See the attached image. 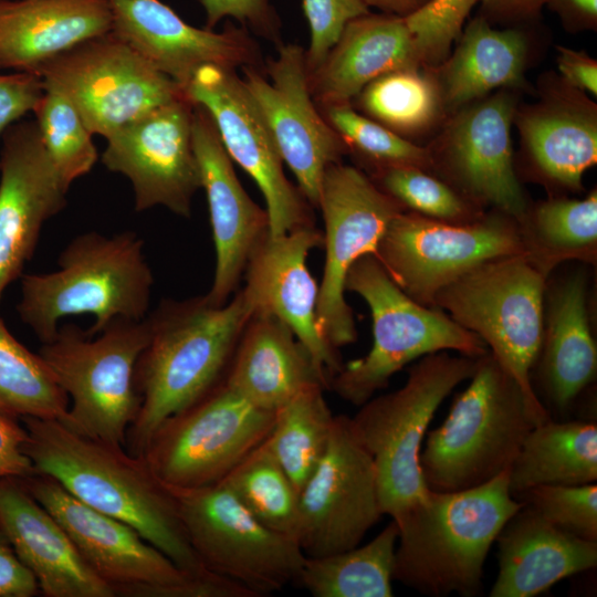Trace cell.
I'll return each instance as SVG.
<instances>
[{
  "instance_id": "cell-1",
  "label": "cell",
  "mask_w": 597,
  "mask_h": 597,
  "mask_svg": "<svg viewBox=\"0 0 597 597\" xmlns=\"http://www.w3.org/2000/svg\"><path fill=\"white\" fill-rule=\"evenodd\" d=\"M34 473L51 476L90 507L135 528L179 568L208 570L192 548L168 486L143 455L78 433L55 419L21 418Z\"/></svg>"
},
{
  "instance_id": "cell-2",
  "label": "cell",
  "mask_w": 597,
  "mask_h": 597,
  "mask_svg": "<svg viewBox=\"0 0 597 597\" xmlns=\"http://www.w3.org/2000/svg\"><path fill=\"white\" fill-rule=\"evenodd\" d=\"M252 315L242 289L221 306L202 295L163 300L147 314L149 339L135 368L140 405L125 444L130 454L143 455L163 421L224 379Z\"/></svg>"
},
{
  "instance_id": "cell-3",
  "label": "cell",
  "mask_w": 597,
  "mask_h": 597,
  "mask_svg": "<svg viewBox=\"0 0 597 597\" xmlns=\"http://www.w3.org/2000/svg\"><path fill=\"white\" fill-rule=\"evenodd\" d=\"M510 469L481 485L434 492L398 520L392 579L432 597L482 590L488 553L523 503L511 495Z\"/></svg>"
},
{
  "instance_id": "cell-4",
  "label": "cell",
  "mask_w": 597,
  "mask_h": 597,
  "mask_svg": "<svg viewBox=\"0 0 597 597\" xmlns=\"http://www.w3.org/2000/svg\"><path fill=\"white\" fill-rule=\"evenodd\" d=\"M444 421L428 432L419 464L426 486L454 492L486 483L510 469L527 433L551 419L486 352Z\"/></svg>"
},
{
  "instance_id": "cell-5",
  "label": "cell",
  "mask_w": 597,
  "mask_h": 597,
  "mask_svg": "<svg viewBox=\"0 0 597 597\" xmlns=\"http://www.w3.org/2000/svg\"><path fill=\"white\" fill-rule=\"evenodd\" d=\"M143 248L133 231L76 235L60 253L59 270L21 276V321L44 344L55 336L60 321L72 315L95 317L90 336L118 318L144 320L154 276Z\"/></svg>"
},
{
  "instance_id": "cell-6",
  "label": "cell",
  "mask_w": 597,
  "mask_h": 597,
  "mask_svg": "<svg viewBox=\"0 0 597 597\" xmlns=\"http://www.w3.org/2000/svg\"><path fill=\"white\" fill-rule=\"evenodd\" d=\"M345 291L366 302L373 321L369 352L343 364L328 381V388L349 404L362 406L387 387L396 373L426 355L454 350L476 358L489 352L478 335L446 312L409 297L374 254H366L352 265Z\"/></svg>"
},
{
  "instance_id": "cell-7",
  "label": "cell",
  "mask_w": 597,
  "mask_h": 597,
  "mask_svg": "<svg viewBox=\"0 0 597 597\" xmlns=\"http://www.w3.org/2000/svg\"><path fill=\"white\" fill-rule=\"evenodd\" d=\"M476 362L446 350L426 355L410 366L402 387L371 397L350 417L374 460L383 513L391 520L429 492L419 464L427 429L441 402L473 375Z\"/></svg>"
},
{
  "instance_id": "cell-8",
  "label": "cell",
  "mask_w": 597,
  "mask_h": 597,
  "mask_svg": "<svg viewBox=\"0 0 597 597\" xmlns=\"http://www.w3.org/2000/svg\"><path fill=\"white\" fill-rule=\"evenodd\" d=\"M22 480L115 596L255 597L247 587L218 574H188L135 528L90 507L51 476L34 473Z\"/></svg>"
},
{
  "instance_id": "cell-9",
  "label": "cell",
  "mask_w": 597,
  "mask_h": 597,
  "mask_svg": "<svg viewBox=\"0 0 597 597\" xmlns=\"http://www.w3.org/2000/svg\"><path fill=\"white\" fill-rule=\"evenodd\" d=\"M148 339L145 317L115 320L95 336L64 324L42 344L38 354L69 398L67 427L125 448L140 405L135 368Z\"/></svg>"
},
{
  "instance_id": "cell-10",
  "label": "cell",
  "mask_w": 597,
  "mask_h": 597,
  "mask_svg": "<svg viewBox=\"0 0 597 597\" xmlns=\"http://www.w3.org/2000/svg\"><path fill=\"white\" fill-rule=\"evenodd\" d=\"M546 281L525 254L495 259L441 289L433 304L478 335L527 398L543 408L532 373L543 338Z\"/></svg>"
},
{
  "instance_id": "cell-11",
  "label": "cell",
  "mask_w": 597,
  "mask_h": 597,
  "mask_svg": "<svg viewBox=\"0 0 597 597\" xmlns=\"http://www.w3.org/2000/svg\"><path fill=\"white\" fill-rule=\"evenodd\" d=\"M188 540L210 572L256 597L297 583L306 555L298 542L259 522L222 483L167 485Z\"/></svg>"
},
{
  "instance_id": "cell-12",
  "label": "cell",
  "mask_w": 597,
  "mask_h": 597,
  "mask_svg": "<svg viewBox=\"0 0 597 597\" xmlns=\"http://www.w3.org/2000/svg\"><path fill=\"white\" fill-rule=\"evenodd\" d=\"M519 254H525L519 223L496 210L462 223L400 211L374 253L390 279L426 306H433L441 289L478 265Z\"/></svg>"
},
{
  "instance_id": "cell-13",
  "label": "cell",
  "mask_w": 597,
  "mask_h": 597,
  "mask_svg": "<svg viewBox=\"0 0 597 597\" xmlns=\"http://www.w3.org/2000/svg\"><path fill=\"white\" fill-rule=\"evenodd\" d=\"M46 91L64 96L92 134L107 138L146 112L185 97L112 30L43 63L34 73Z\"/></svg>"
},
{
  "instance_id": "cell-14",
  "label": "cell",
  "mask_w": 597,
  "mask_h": 597,
  "mask_svg": "<svg viewBox=\"0 0 597 597\" xmlns=\"http://www.w3.org/2000/svg\"><path fill=\"white\" fill-rule=\"evenodd\" d=\"M274 418V411L251 404L223 379L163 421L143 457L166 485L214 484L265 440Z\"/></svg>"
},
{
  "instance_id": "cell-15",
  "label": "cell",
  "mask_w": 597,
  "mask_h": 597,
  "mask_svg": "<svg viewBox=\"0 0 597 597\" xmlns=\"http://www.w3.org/2000/svg\"><path fill=\"white\" fill-rule=\"evenodd\" d=\"M317 208L324 220L325 250L317 323L322 335L338 349L357 339L354 313L345 300L347 273L358 259L375 253L391 219L406 209L369 176L341 163L327 168Z\"/></svg>"
},
{
  "instance_id": "cell-16",
  "label": "cell",
  "mask_w": 597,
  "mask_h": 597,
  "mask_svg": "<svg viewBox=\"0 0 597 597\" xmlns=\"http://www.w3.org/2000/svg\"><path fill=\"white\" fill-rule=\"evenodd\" d=\"M383 515L374 460L350 417L335 416L326 451L300 491L297 542L308 557L343 552Z\"/></svg>"
},
{
  "instance_id": "cell-17",
  "label": "cell",
  "mask_w": 597,
  "mask_h": 597,
  "mask_svg": "<svg viewBox=\"0 0 597 597\" xmlns=\"http://www.w3.org/2000/svg\"><path fill=\"white\" fill-rule=\"evenodd\" d=\"M184 92L209 113L230 158L256 182L266 203L270 235L314 226L310 203L285 176L273 137L234 70L203 65Z\"/></svg>"
},
{
  "instance_id": "cell-18",
  "label": "cell",
  "mask_w": 597,
  "mask_h": 597,
  "mask_svg": "<svg viewBox=\"0 0 597 597\" xmlns=\"http://www.w3.org/2000/svg\"><path fill=\"white\" fill-rule=\"evenodd\" d=\"M241 77L260 111L281 155L307 202L317 208L327 168L339 163L345 143L316 109L308 87L305 52L296 44L281 45L268 62L269 78L255 66L242 67Z\"/></svg>"
},
{
  "instance_id": "cell-19",
  "label": "cell",
  "mask_w": 597,
  "mask_h": 597,
  "mask_svg": "<svg viewBox=\"0 0 597 597\" xmlns=\"http://www.w3.org/2000/svg\"><path fill=\"white\" fill-rule=\"evenodd\" d=\"M192 109L185 96L146 112L106 138L102 161L130 180L136 211L163 206L190 217L192 198L201 188Z\"/></svg>"
},
{
  "instance_id": "cell-20",
  "label": "cell",
  "mask_w": 597,
  "mask_h": 597,
  "mask_svg": "<svg viewBox=\"0 0 597 597\" xmlns=\"http://www.w3.org/2000/svg\"><path fill=\"white\" fill-rule=\"evenodd\" d=\"M515 100L499 93L457 115L432 168L474 205L491 206L520 222L528 210L513 165L511 123Z\"/></svg>"
},
{
  "instance_id": "cell-21",
  "label": "cell",
  "mask_w": 597,
  "mask_h": 597,
  "mask_svg": "<svg viewBox=\"0 0 597 597\" xmlns=\"http://www.w3.org/2000/svg\"><path fill=\"white\" fill-rule=\"evenodd\" d=\"M62 182L35 122L10 125L0 155V298L22 276L43 224L66 205Z\"/></svg>"
},
{
  "instance_id": "cell-22",
  "label": "cell",
  "mask_w": 597,
  "mask_h": 597,
  "mask_svg": "<svg viewBox=\"0 0 597 597\" xmlns=\"http://www.w3.org/2000/svg\"><path fill=\"white\" fill-rule=\"evenodd\" d=\"M191 137L216 251L213 281L205 295L221 306L238 291L252 253L270 233L269 214L243 189L211 116L197 104Z\"/></svg>"
},
{
  "instance_id": "cell-23",
  "label": "cell",
  "mask_w": 597,
  "mask_h": 597,
  "mask_svg": "<svg viewBox=\"0 0 597 597\" xmlns=\"http://www.w3.org/2000/svg\"><path fill=\"white\" fill-rule=\"evenodd\" d=\"M322 245L323 233L315 226L277 237L269 233L248 262L242 291L253 314L273 316L292 329L329 381L344 363L320 331V285L307 266L311 251Z\"/></svg>"
},
{
  "instance_id": "cell-24",
  "label": "cell",
  "mask_w": 597,
  "mask_h": 597,
  "mask_svg": "<svg viewBox=\"0 0 597 597\" xmlns=\"http://www.w3.org/2000/svg\"><path fill=\"white\" fill-rule=\"evenodd\" d=\"M112 32L156 70L182 88L208 64L226 69L254 66L255 42L245 28L199 29L160 0H108Z\"/></svg>"
},
{
  "instance_id": "cell-25",
  "label": "cell",
  "mask_w": 597,
  "mask_h": 597,
  "mask_svg": "<svg viewBox=\"0 0 597 597\" xmlns=\"http://www.w3.org/2000/svg\"><path fill=\"white\" fill-rule=\"evenodd\" d=\"M0 525L45 597H115L22 479H0Z\"/></svg>"
},
{
  "instance_id": "cell-26",
  "label": "cell",
  "mask_w": 597,
  "mask_h": 597,
  "mask_svg": "<svg viewBox=\"0 0 597 597\" xmlns=\"http://www.w3.org/2000/svg\"><path fill=\"white\" fill-rule=\"evenodd\" d=\"M537 375L549 409L565 415L596 379L597 347L587 308V276L578 268L546 281ZM534 366V367H535Z\"/></svg>"
},
{
  "instance_id": "cell-27",
  "label": "cell",
  "mask_w": 597,
  "mask_h": 597,
  "mask_svg": "<svg viewBox=\"0 0 597 597\" xmlns=\"http://www.w3.org/2000/svg\"><path fill=\"white\" fill-rule=\"evenodd\" d=\"M499 573L491 597H533L595 568L597 542L569 534L523 504L498 534Z\"/></svg>"
},
{
  "instance_id": "cell-28",
  "label": "cell",
  "mask_w": 597,
  "mask_h": 597,
  "mask_svg": "<svg viewBox=\"0 0 597 597\" xmlns=\"http://www.w3.org/2000/svg\"><path fill=\"white\" fill-rule=\"evenodd\" d=\"M421 63L404 18L369 12L348 22L323 63L307 73L308 87L325 106L349 103L377 77Z\"/></svg>"
},
{
  "instance_id": "cell-29",
  "label": "cell",
  "mask_w": 597,
  "mask_h": 597,
  "mask_svg": "<svg viewBox=\"0 0 597 597\" xmlns=\"http://www.w3.org/2000/svg\"><path fill=\"white\" fill-rule=\"evenodd\" d=\"M112 30L108 0H0V70L43 63Z\"/></svg>"
},
{
  "instance_id": "cell-30",
  "label": "cell",
  "mask_w": 597,
  "mask_h": 597,
  "mask_svg": "<svg viewBox=\"0 0 597 597\" xmlns=\"http://www.w3.org/2000/svg\"><path fill=\"white\" fill-rule=\"evenodd\" d=\"M224 381L251 404L274 412L307 386L328 389L326 377L292 329L261 314L248 322Z\"/></svg>"
},
{
  "instance_id": "cell-31",
  "label": "cell",
  "mask_w": 597,
  "mask_h": 597,
  "mask_svg": "<svg viewBox=\"0 0 597 597\" xmlns=\"http://www.w3.org/2000/svg\"><path fill=\"white\" fill-rule=\"evenodd\" d=\"M441 70L442 103L457 109L499 87H522L527 39L519 29L498 30L482 15L472 19L458 38Z\"/></svg>"
},
{
  "instance_id": "cell-32",
  "label": "cell",
  "mask_w": 597,
  "mask_h": 597,
  "mask_svg": "<svg viewBox=\"0 0 597 597\" xmlns=\"http://www.w3.org/2000/svg\"><path fill=\"white\" fill-rule=\"evenodd\" d=\"M597 480V425L554 420L536 425L510 467L511 495L537 485H579Z\"/></svg>"
},
{
  "instance_id": "cell-33",
  "label": "cell",
  "mask_w": 597,
  "mask_h": 597,
  "mask_svg": "<svg viewBox=\"0 0 597 597\" xmlns=\"http://www.w3.org/2000/svg\"><path fill=\"white\" fill-rule=\"evenodd\" d=\"M524 144L548 180L582 189L585 171L597 161L595 111L566 104L540 106L519 118Z\"/></svg>"
},
{
  "instance_id": "cell-34",
  "label": "cell",
  "mask_w": 597,
  "mask_h": 597,
  "mask_svg": "<svg viewBox=\"0 0 597 597\" xmlns=\"http://www.w3.org/2000/svg\"><path fill=\"white\" fill-rule=\"evenodd\" d=\"M517 223L525 255L547 277L565 261L596 262V190L584 199L543 201Z\"/></svg>"
},
{
  "instance_id": "cell-35",
  "label": "cell",
  "mask_w": 597,
  "mask_h": 597,
  "mask_svg": "<svg viewBox=\"0 0 597 597\" xmlns=\"http://www.w3.org/2000/svg\"><path fill=\"white\" fill-rule=\"evenodd\" d=\"M397 540L391 520L365 545L306 556L297 583L314 597H391Z\"/></svg>"
},
{
  "instance_id": "cell-36",
  "label": "cell",
  "mask_w": 597,
  "mask_h": 597,
  "mask_svg": "<svg viewBox=\"0 0 597 597\" xmlns=\"http://www.w3.org/2000/svg\"><path fill=\"white\" fill-rule=\"evenodd\" d=\"M325 389L321 384L307 386L279 408L265 438L298 493L321 462L329 441L335 416L325 399Z\"/></svg>"
},
{
  "instance_id": "cell-37",
  "label": "cell",
  "mask_w": 597,
  "mask_h": 597,
  "mask_svg": "<svg viewBox=\"0 0 597 597\" xmlns=\"http://www.w3.org/2000/svg\"><path fill=\"white\" fill-rule=\"evenodd\" d=\"M220 482L259 522L297 541L300 493L265 440Z\"/></svg>"
},
{
  "instance_id": "cell-38",
  "label": "cell",
  "mask_w": 597,
  "mask_h": 597,
  "mask_svg": "<svg viewBox=\"0 0 597 597\" xmlns=\"http://www.w3.org/2000/svg\"><path fill=\"white\" fill-rule=\"evenodd\" d=\"M69 398L36 353L0 320V410L18 418L66 421Z\"/></svg>"
},
{
  "instance_id": "cell-39",
  "label": "cell",
  "mask_w": 597,
  "mask_h": 597,
  "mask_svg": "<svg viewBox=\"0 0 597 597\" xmlns=\"http://www.w3.org/2000/svg\"><path fill=\"white\" fill-rule=\"evenodd\" d=\"M360 93L366 113L394 132L413 133L427 128L442 106L439 85L418 69L386 73Z\"/></svg>"
},
{
  "instance_id": "cell-40",
  "label": "cell",
  "mask_w": 597,
  "mask_h": 597,
  "mask_svg": "<svg viewBox=\"0 0 597 597\" xmlns=\"http://www.w3.org/2000/svg\"><path fill=\"white\" fill-rule=\"evenodd\" d=\"M32 112L48 156L62 182L70 188L97 160L93 134L74 106L56 92L44 90Z\"/></svg>"
},
{
  "instance_id": "cell-41",
  "label": "cell",
  "mask_w": 597,
  "mask_h": 597,
  "mask_svg": "<svg viewBox=\"0 0 597 597\" xmlns=\"http://www.w3.org/2000/svg\"><path fill=\"white\" fill-rule=\"evenodd\" d=\"M386 193L405 209L447 221L471 222L485 212L451 185L418 167H390L370 177Z\"/></svg>"
},
{
  "instance_id": "cell-42",
  "label": "cell",
  "mask_w": 597,
  "mask_h": 597,
  "mask_svg": "<svg viewBox=\"0 0 597 597\" xmlns=\"http://www.w3.org/2000/svg\"><path fill=\"white\" fill-rule=\"evenodd\" d=\"M328 124L367 163L373 174L390 167L432 168L431 150L412 144L390 128L357 112L349 103L326 106Z\"/></svg>"
},
{
  "instance_id": "cell-43",
  "label": "cell",
  "mask_w": 597,
  "mask_h": 597,
  "mask_svg": "<svg viewBox=\"0 0 597 597\" xmlns=\"http://www.w3.org/2000/svg\"><path fill=\"white\" fill-rule=\"evenodd\" d=\"M546 521L586 541L597 542V485H537L514 496Z\"/></svg>"
},
{
  "instance_id": "cell-44",
  "label": "cell",
  "mask_w": 597,
  "mask_h": 597,
  "mask_svg": "<svg viewBox=\"0 0 597 597\" xmlns=\"http://www.w3.org/2000/svg\"><path fill=\"white\" fill-rule=\"evenodd\" d=\"M478 1L429 0L404 18L422 62L433 64L446 59Z\"/></svg>"
},
{
  "instance_id": "cell-45",
  "label": "cell",
  "mask_w": 597,
  "mask_h": 597,
  "mask_svg": "<svg viewBox=\"0 0 597 597\" xmlns=\"http://www.w3.org/2000/svg\"><path fill=\"white\" fill-rule=\"evenodd\" d=\"M303 10L311 31L307 73L323 63L348 22L369 13L363 0H303Z\"/></svg>"
},
{
  "instance_id": "cell-46",
  "label": "cell",
  "mask_w": 597,
  "mask_h": 597,
  "mask_svg": "<svg viewBox=\"0 0 597 597\" xmlns=\"http://www.w3.org/2000/svg\"><path fill=\"white\" fill-rule=\"evenodd\" d=\"M206 13V27L212 29L224 18H233L243 28L268 39H276L280 19L272 0H200Z\"/></svg>"
},
{
  "instance_id": "cell-47",
  "label": "cell",
  "mask_w": 597,
  "mask_h": 597,
  "mask_svg": "<svg viewBox=\"0 0 597 597\" xmlns=\"http://www.w3.org/2000/svg\"><path fill=\"white\" fill-rule=\"evenodd\" d=\"M43 92L40 77L32 73L0 75V135L13 122L33 111Z\"/></svg>"
},
{
  "instance_id": "cell-48",
  "label": "cell",
  "mask_w": 597,
  "mask_h": 597,
  "mask_svg": "<svg viewBox=\"0 0 597 597\" xmlns=\"http://www.w3.org/2000/svg\"><path fill=\"white\" fill-rule=\"evenodd\" d=\"M28 431L20 418L0 410V479H25L34 474L23 451Z\"/></svg>"
},
{
  "instance_id": "cell-49",
  "label": "cell",
  "mask_w": 597,
  "mask_h": 597,
  "mask_svg": "<svg viewBox=\"0 0 597 597\" xmlns=\"http://www.w3.org/2000/svg\"><path fill=\"white\" fill-rule=\"evenodd\" d=\"M38 594L34 576L18 558L0 525V597H33Z\"/></svg>"
},
{
  "instance_id": "cell-50",
  "label": "cell",
  "mask_w": 597,
  "mask_h": 597,
  "mask_svg": "<svg viewBox=\"0 0 597 597\" xmlns=\"http://www.w3.org/2000/svg\"><path fill=\"white\" fill-rule=\"evenodd\" d=\"M557 65L565 81L582 91L596 95L597 93V63L585 52H577L568 48H558Z\"/></svg>"
},
{
  "instance_id": "cell-51",
  "label": "cell",
  "mask_w": 597,
  "mask_h": 597,
  "mask_svg": "<svg viewBox=\"0 0 597 597\" xmlns=\"http://www.w3.org/2000/svg\"><path fill=\"white\" fill-rule=\"evenodd\" d=\"M482 15L488 21L522 22L537 18L549 0H479Z\"/></svg>"
},
{
  "instance_id": "cell-52",
  "label": "cell",
  "mask_w": 597,
  "mask_h": 597,
  "mask_svg": "<svg viewBox=\"0 0 597 597\" xmlns=\"http://www.w3.org/2000/svg\"><path fill=\"white\" fill-rule=\"evenodd\" d=\"M563 21L572 27L593 28L597 21V0H549Z\"/></svg>"
},
{
  "instance_id": "cell-53",
  "label": "cell",
  "mask_w": 597,
  "mask_h": 597,
  "mask_svg": "<svg viewBox=\"0 0 597 597\" xmlns=\"http://www.w3.org/2000/svg\"><path fill=\"white\" fill-rule=\"evenodd\" d=\"M365 4L374 7L387 14L405 18L422 7L429 0H363Z\"/></svg>"
}]
</instances>
